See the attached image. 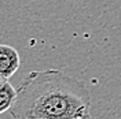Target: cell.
Instances as JSON below:
<instances>
[{"label": "cell", "mask_w": 121, "mask_h": 119, "mask_svg": "<svg viewBox=\"0 0 121 119\" xmlns=\"http://www.w3.org/2000/svg\"><path fill=\"white\" fill-rule=\"evenodd\" d=\"M13 119H83L90 115L91 97L81 79L48 68L32 71L17 88Z\"/></svg>", "instance_id": "obj_1"}, {"label": "cell", "mask_w": 121, "mask_h": 119, "mask_svg": "<svg viewBox=\"0 0 121 119\" xmlns=\"http://www.w3.org/2000/svg\"><path fill=\"white\" fill-rule=\"evenodd\" d=\"M21 59L15 48L10 45H0V77L8 79L19 68Z\"/></svg>", "instance_id": "obj_2"}, {"label": "cell", "mask_w": 121, "mask_h": 119, "mask_svg": "<svg viewBox=\"0 0 121 119\" xmlns=\"http://www.w3.org/2000/svg\"><path fill=\"white\" fill-rule=\"evenodd\" d=\"M18 92L8 81L0 83V114L11 110L17 100Z\"/></svg>", "instance_id": "obj_3"}, {"label": "cell", "mask_w": 121, "mask_h": 119, "mask_svg": "<svg viewBox=\"0 0 121 119\" xmlns=\"http://www.w3.org/2000/svg\"><path fill=\"white\" fill-rule=\"evenodd\" d=\"M83 119H92L91 116H87V118H83Z\"/></svg>", "instance_id": "obj_4"}]
</instances>
